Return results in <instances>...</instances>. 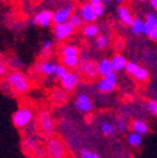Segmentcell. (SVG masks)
<instances>
[{"mask_svg":"<svg viewBox=\"0 0 157 158\" xmlns=\"http://www.w3.org/2000/svg\"><path fill=\"white\" fill-rule=\"evenodd\" d=\"M8 83L9 88L11 89L13 94L16 95H24L30 90V82L29 78L20 70H11L4 78Z\"/></svg>","mask_w":157,"mask_h":158,"instance_id":"cell-1","label":"cell"},{"mask_svg":"<svg viewBox=\"0 0 157 158\" xmlns=\"http://www.w3.org/2000/svg\"><path fill=\"white\" fill-rule=\"evenodd\" d=\"M47 158H69V151L66 143L58 137H49L45 141Z\"/></svg>","mask_w":157,"mask_h":158,"instance_id":"cell-2","label":"cell"},{"mask_svg":"<svg viewBox=\"0 0 157 158\" xmlns=\"http://www.w3.org/2000/svg\"><path fill=\"white\" fill-rule=\"evenodd\" d=\"M35 118V114L30 107H20L18 108L13 115H11V122L15 128L19 131H24L27 127H29Z\"/></svg>","mask_w":157,"mask_h":158,"instance_id":"cell-3","label":"cell"},{"mask_svg":"<svg viewBox=\"0 0 157 158\" xmlns=\"http://www.w3.org/2000/svg\"><path fill=\"white\" fill-rule=\"evenodd\" d=\"M36 124H38V129L40 131V133L45 137H52L55 129V122H54V118L50 114L49 110H40L38 113L36 117Z\"/></svg>","mask_w":157,"mask_h":158,"instance_id":"cell-4","label":"cell"},{"mask_svg":"<svg viewBox=\"0 0 157 158\" xmlns=\"http://www.w3.org/2000/svg\"><path fill=\"white\" fill-rule=\"evenodd\" d=\"M117 84H118V78H117V74L113 72L112 74L107 77H102L101 79H98L95 87L98 92L108 94V93H112L117 88Z\"/></svg>","mask_w":157,"mask_h":158,"instance_id":"cell-5","label":"cell"},{"mask_svg":"<svg viewBox=\"0 0 157 158\" xmlns=\"http://www.w3.org/2000/svg\"><path fill=\"white\" fill-rule=\"evenodd\" d=\"M126 72L127 74H129L131 77H133L134 81L137 82H140V83H143V82H147L148 79H150V73L148 70L140 65V64H137L134 62H128L127 67H126Z\"/></svg>","mask_w":157,"mask_h":158,"instance_id":"cell-6","label":"cell"},{"mask_svg":"<svg viewBox=\"0 0 157 158\" xmlns=\"http://www.w3.org/2000/svg\"><path fill=\"white\" fill-rule=\"evenodd\" d=\"M79 82H81V74H78L77 72H73V70H69L59 81V85L66 93H70L79 85Z\"/></svg>","mask_w":157,"mask_h":158,"instance_id":"cell-7","label":"cell"},{"mask_svg":"<svg viewBox=\"0 0 157 158\" xmlns=\"http://www.w3.org/2000/svg\"><path fill=\"white\" fill-rule=\"evenodd\" d=\"M74 108L79 112V113H91L94 108V103H93V99L86 93H79L75 98H74Z\"/></svg>","mask_w":157,"mask_h":158,"instance_id":"cell-8","label":"cell"},{"mask_svg":"<svg viewBox=\"0 0 157 158\" xmlns=\"http://www.w3.org/2000/svg\"><path fill=\"white\" fill-rule=\"evenodd\" d=\"M74 30L75 29L72 27L69 22L62 23V24H53V34H54L55 40L58 42H62V40H66V39L70 38Z\"/></svg>","mask_w":157,"mask_h":158,"instance_id":"cell-9","label":"cell"},{"mask_svg":"<svg viewBox=\"0 0 157 158\" xmlns=\"http://www.w3.org/2000/svg\"><path fill=\"white\" fill-rule=\"evenodd\" d=\"M33 23L40 28H49L52 24H54L53 23V11H50L48 9L38 11L33 18Z\"/></svg>","mask_w":157,"mask_h":158,"instance_id":"cell-10","label":"cell"},{"mask_svg":"<svg viewBox=\"0 0 157 158\" xmlns=\"http://www.w3.org/2000/svg\"><path fill=\"white\" fill-rule=\"evenodd\" d=\"M78 14L81 15L82 20L86 23V24H92L97 20V18L100 16L97 14V11L94 10L93 5L88 2V3H84L82 4V6L79 8V10H78Z\"/></svg>","mask_w":157,"mask_h":158,"instance_id":"cell-11","label":"cell"},{"mask_svg":"<svg viewBox=\"0 0 157 158\" xmlns=\"http://www.w3.org/2000/svg\"><path fill=\"white\" fill-rule=\"evenodd\" d=\"M73 14V5L69 3L63 8H59L58 10L53 11V23L54 24H62L69 22V19Z\"/></svg>","mask_w":157,"mask_h":158,"instance_id":"cell-12","label":"cell"},{"mask_svg":"<svg viewBox=\"0 0 157 158\" xmlns=\"http://www.w3.org/2000/svg\"><path fill=\"white\" fill-rule=\"evenodd\" d=\"M79 73L86 77L87 79H94L98 77V69H97V63L93 60H88V59H84V60L81 62L79 67Z\"/></svg>","mask_w":157,"mask_h":158,"instance_id":"cell-13","label":"cell"},{"mask_svg":"<svg viewBox=\"0 0 157 158\" xmlns=\"http://www.w3.org/2000/svg\"><path fill=\"white\" fill-rule=\"evenodd\" d=\"M151 40H157V18L153 14H148L145 20V33Z\"/></svg>","mask_w":157,"mask_h":158,"instance_id":"cell-14","label":"cell"},{"mask_svg":"<svg viewBox=\"0 0 157 158\" xmlns=\"http://www.w3.org/2000/svg\"><path fill=\"white\" fill-rule=\"evenodd\" d=\"M39 146H40V143L34 137H24L22 141V151L29 158H33V154Z\"/></svg>","mask_w":157,"mask_h":158,"instance_id":"cell-15","label":"cell"},{"mask_svg":"<svg viewBox=\"0 0 157 158\" xmlns=\"http://www.w3.org/2000/svg\"><path fill=\"white\" fill-rule=\"evenodd\" d=\"M55 67H57V64H55L54 62L45 59V60H42L40 63H38V64L34 67V72L38 73V74L45 75V77H50V75L54 77Z\"/></svg>","mask_w":157,"mask_h":158,"instance_id":"cell-16","label":"cell"},{"mask_svg":"<svg viewBox=\"0 0 157 158\" xmlns=\"http://www.w3.org/2000/svg\"><path fill=\"white\" fill-rule=\"evenodd\" d=\"M111 63H112V68L114 73H118L122 70H126V67L128 64L127 59L122 55V54H114L111 58Z\"/></svg>","mask_w":157,"mask_h":158,"instance_id":"cell-17","label":"cell"},{"mask_svg":"<svg viewBox=\"0 0 157 158\" xmlns=\"http://www.w3.org/2000/svg\"><path fill=\"white\" fill-rule=\"evenodd\" d=\"M97 69H98V75H100L101 78L112 74L113 68H112L111 59H102V60H100L97 63Z\"/></svg>","mask_w":157,"mask_h":158,"instance_id":"cell-18","label":"cell"},{"mask_svg":"<svg viewBox=\"0 0 157 158\" xmlns=\"http://www.w3.org/2000/svg\"><path fill=\"white\" fill-rule=\"evenodd\" d=\"M131 129H132L133 132H136V133L141 134V135H145V134L148 133L150 127H148V124H147L145 121H142V119H133V121L131 122Z\"/></svg>","mask_w":157,"mask_h":158,"instance_id":"cell-19","label":"cell"},{"mask_svg":"<svg viewBox=\"0 0 157 158\" xmlns=\"http://www.w3.org/2000/svg\"><path fill=\"white\" fill-rule=\"evenodd\" d=\"M117 14H118V19L121 20V23H123L125 25H131V23L133 22V16L129 11V9L127 6H123L121 5L118 8V10H117Z\"/></svg>","mask_w":157,"mask_h":158,"instance_id":"cell-20","label":"cell"},{"mask_svg":"<svg viewBox=\"0 0 157 158\" xmlns=\"http://www.w3.org/2000/svg\"><path fill=\"white\" fill-rule=\"evenodd\" d=\"M61 56L68 58V56H79V48L74 44H64L61 49Z\"/></svg>","mask_w":157,"mask_h":158,"instance_id":"cell-21","label":"cell"},{"mask_svg":"<svg viewBox=\"0 0 157 158\" xmlns=\"http://www.w3.org/2000/svg\"><path fill=\"white\" fill-rule=\"evenodd\" d=\"M126 139H127V143H128L131 147L137 148V147H140V146L142 144V142H143V135H141V134H138V133L131 131V132L127 134Z\"/></svg>","mask_w":157,"mask_h":158,"instance_id":"cell-22","label":"cell"},{"mask_svg":"<svg viewBox=\"0 0 157 158\" xmlns=\"http://www.w3.org/2000/svg\"><path fill=\"white\" fill-rule=\"evenodd\" d=\"M61 63L66 65L69 70H73L79 67L81 60H79V56H68V58H61Z\"/></svg>","mask_w":157,"mask_h":158,"instance_id":"cell-23","label":"cell"},{"mask_svg":"<svg viewBox=\"0 0 157 158\" xmlns=\"http://www.w3.org/2000/svg\"><path fill=\"white\" fill-rule=\"evenodd\" d=\"M129 27H131V30L134 35H140V34L145 33V22H142L138 18H134Z\"/></svg>","mask_w":157,"mask_h":158,"instance_id":"cell-24","label":"cell"},{"mask_svg":"<svg viewBox=\"0 0 157 158\" xmlns=\"http://www.w3.org/2000/svg\"><path fill=\"white\" fill-rule=\"evenodd\" d=\"M82 31H83L84 36H87V38H97L98 36V33H100V28H98L94 23L86 24L82 28Z\"/></svg>","mask_w":157,"mask_h":158,"instance_id":"cell-25","label":"cell"},{"mask_svg":"<svg viewBox=\"0 0 157 158\" xmlns=\"http://www.w3.org/2000/svg\"><path fill=\"white\" fill-rule=\"evenodd\" d=\"M100 129H101V133H102L104 137H111V135H113L114 132H116L114 124H112L111 122H107V121H103V122L100 124Z\"/></svg>","mask_w":157,"mask_h":158,"instance_id":"cell-26","label":"cell"},{"mask_svg":"<svg viewBox=\"0 0 157 158\" xmlns=\"http://www.w3.org/2000/svg\"><path fill=\"white\" fill-rule=\"evenodd\" d=\"M69 23L72 24V27H73L74 29L83 28V24H84V22L82 20L81 15L78 14V13H73V14H72V16H70V19H69Z\"/></svg>","mask_w":157,"mask_h":158,"instance_id":"cell-27","label":"cell"},{"mask_svg":"<svg viewBox=\"0 0 157 158\" xmlns=\"http://www.w3.org/2000/svg\"><path fill=\"white\" fill-rule=\"evenodd\" d=\"M113 124H114L116 132H118V133H125L128 129V124H127V122L123 119V118H117Z\"/></svg>","mask_w":157,"mask_h":158,"instance_id":"cell-28","label":"cell"},{"mask_svg":"<svg viewBox=\"0 0 157 158\" xmlns=\"http://www.w3.org/2000/svg\"><path fill=\"white\" fill-rule=\"evenodd\" d=\"M52 98L57 103H62L66 101V92L62 88H57L52 92Z\"/></svg>","mask_w":157,"mask_h":158,"instance_id":"cell-29","label":"cell"},{"mask_svg":"<svg viewBox=\"0 0 157 158\" xmlns=\"http://www.w3.org/2000/svg\"><path fill=\"white\" fill-rule=\"evenodd\" d=\"M109 45V39L106 35H98L95 38V47L97 49H106Z\"/></svg>","mask_w":157,"mask_h":158,"instance_id":"cell-30","label":"cell"},{"mask_svg":"<svg viewBox=\"0 0 157 158\" xmlns=\"http://www.w3.org/2000/svg\"><path fill=\"white\" fill-rule=\"evenodd\" d=\"M9 74V64L4 59V56L0 54V79L5 78Z\"/></svg>","mask_w":157,"mask_h":158,"instance_id":"cell-31","label":"cell"},{"mask_svg":"<svg viewBox=\"0 0 157 158\" xmlns=\"http://www.w3.org/2000/svg\"><path fill=\"white\" fill-rule=\"evenodd\" d=\"M69 72V69L66 67V65H63L62 63H59V64H57V67H55V72H54V77L58 79V81H61V79L67 74Z\"/></svg>","mask_w":157,"mask_h":158,"instance_id":"cell-32","label":"cell"},{"mask_svg":"<svg viewBox=\"0 0 157 158\" xmlns=\"http://www.w3.org/2000/svg\"><path fill=\"white\" fill-rule=\"evenodd\" d=\"M89 3L93 5L94 10L97 11V14L100 16L104 14V4H103L102 0H92V2H89Z\"/></svg>","mask_w":157,"mask_h":158,"instance_id":"cell-33","label":"cell"},{"mask_svg":"<svg viewBox=\"0 0 157 158\" xmlns=\"http://www.w3.org/2000/svg\"><path fill=\"white\" fill-rule=\"evenodd\" d=\"M146 109L155 117H157V101L156 99H148L146 102Z\"/></svg>","mask_w":157,"mask_h":158,"instance_id":"cell-34","label":"cell"},{"mask_svg":"<svg viewBox=\"0 0 157 158\" xmlns=\"http://www.w3.org/2000/svg\"><path fill=\"white\" fill-rule=\"evenodd\" d=\"M79 154H81V158H101V156L98 154V153H95L93 151H89L87 148L81 149Z\"/></svg>","mask_w":157,"mask_h":158,"instance_id":"cell-35","label":"cell"},{"mask_svg":"<svg viewBox=\"0 0 157 158\" xmlns=\"http://www.w3.org/2000/svg\"><path fill=\"white\" fill-rule=\"evenodd\" d=\"M52 47H53V43L50 40H44L42 43V50H52Z\"/></svg>","mask_w":157,"mask_h":158,"instance_id":"cell-36","label":"cell"},{"mask_svg":"<svg viewBox=\"0 0 157 158\" xmlns=\"http://www.w3.org/2000/svg\"><path fill=\"white\" fill-rule=\"evenodd\" d=\"M151 6L157 11V0H151Z\"/></svg>","mask_w":157,"mask_h":158,"instance_id":"cell-37","label":"cell"},{"mask_svg":"<svg viewBox=\"0 0 157 158\" xmlns=\"http://www.w3.org/2000/svg\"><path fill=\"white\" fill-rule=\"evenodd\" d=\"M102 2H103V4H108V3L112 2V0H102Z\"/></svg>","mask_w":157,"mask_h":158,"instance_id":"cell-38","label":"cell"},{"mask_svg":"<svg viewBox=\"0 0 157 158\" xmlns=\"http://www.w3.org/2000/svg\"><path fill=\"white\" fill-rule=\"evenodd\" d=\"M116 2L118 3V4H123V2H125V0H116Z\"/></svg>","mask_w":157,"mask_h":158,"instance_id":"cell-39","label":"cell"},{"mask_svg":"<svg viewBox=\"0 0 157 158\" xmlns=\"http://www.w3.org/2000/svg\"><path fill=\"white\" fill-rule=\"evenodd\" d=\"M66 2H72V0H66Z\"/></svg>","mask_w":157,"mask_h":158,"instance_id":"cell-40","label":"cell"},{"mask_svg":"<svg viewBox=\"0 0 157 158\" xmlns=\"http://www.w3.org/2000/svg\"><path fill=\"white\" fill-rule=\"evenodd\" d=\"M140 2H143V0H140Z\"/></svg>","mask_w":157,"mask_h":158,"instance_id":"cell-41","label":"cell"},{"mask_svg":"<svg viewBox=\"0 0 157 158\" xmlns=\"http://www.w3.org/2000/svg\"><path fill=\"white\" fill-rule=\"evenodd\" d=\"M89 2H92V0H89Z\"/></svg>","mask_w":157,"mask_h":158,"instance_id":"cell-42","label":"cell"}]
</instances>
